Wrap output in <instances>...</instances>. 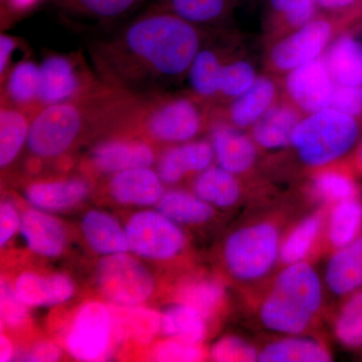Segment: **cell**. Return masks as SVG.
I'll return each instance as SVG.
<instances>
[{
    "label": "cell",
    "mask_w": 362,
    "mask_h": 362,
    "mask_svg": "<svg viewBox=\"0 0 362 362\" xmlns=\"http://www.w3.org/2000/svg\"><path fill=\"white\" fill-rule=\"evenodd\" d=\"M204 28L158 4L93 42L90 61L107 84L139 96L160 94L187 77L204 45Z\"/></svg>",
    "instance_id": "1"
},
{
    "label": "cell",
    "mask_w": 362,
    "mask_h": 362,
    "mask_svg": "<svg viewBox=\"0 0 362 362\" xmlns=\"http://www.w3.org/2000/svg\"><path fill=\"white\" fill-rule=\"evenodd\" d=\"M145 97L101 80L75 99L35 112L28 148L37 158L54 159L65 156L88 135L128 132Z\"/></svg>",
    "instance_id": "2"
},
{
    "label": "cell",
    "mask_w": 362,
    "mask_h": 362,
    "mask_svg": "<svg viewBox=\"0 0 362 362\" xmlns=\"http://www.w3.org/2000/svg\"><path fill=\"white\" fill-rule=\"evenodd\" d=\"M322 300L320 278L309 264L285 266L262 302L259 319L274 332L300 335L313 323Z\"/></svg>",
    "instance_id": "3"
},
{
    "label": "cell",
    "mask_w": 362,
    "mask_h": 362,
    "mask_svg": "<svg viewBox=\"0 0 362 362\" xmlns=\"http://www.w3.org/2000/svg\"><path fill=\"white\" fill-rule=\"evenodd\" d=\"M361 133V121L327 108L302 117L291 146L302 163L319 169L346 156L356 146Z\"/></svg>",
    "instance_id": "4"
},
{
    "label": "cell",
    "mask_w": 362,
    "mask_h": 362,
    "mask_svg": "<svg viewBox=\"0 0 362 362\" xmlns=\"http://www.w3.org/2000/svg\"><path fill=\"white\" fill-rule=\"evenodd\" d=\"M204 104L192 94L164 92L146 96L128 133H139L164 144L192 141L206 123Z\"/></svg>",
    "instance_id": "5"
},
{
    "label": "cell",
    "mask_w": 362,
    "mask_h": 362,
    "mask_svg": "<svg viewBox=\"0 0 362 362\" xmlns=\"http://www.w3.org/2000/svg\"><path fill=\"white\" fill-rule=\"evenodd\" d=\"M280 230L271 221L242 226L226 240V268L233 277L252 283L266 277L280 261Z\"/></svg>",
    "instance_id": "6"
},
{
    "label": "cell",
    "mask_w": 362,
    "mask_h": 362,
    "mask_svg": "<svg viewBox=\"0 0 362 362\" xmlns=\"http://www.w3.org/2000/svg\"><path fill=\"white\" fill-rule=\"evenodd\" d=\"M337 23L319 16L302 28L278 37L268 54L271 70L287 74L298 66L323 57L337 37Z\"/></svg>",
    "instance_id": "7"
},
{
    "label": "cell",
    "mask_w": 362,
    "mask_h": 362,
    "mask_svg": "<svg viewBox=\"0 0 362 362\" xmlns=\"http://www.w3.org/2000/svg\"><path fill=\"white\" fill-rule=\"evenodd\" d=\"M97 281L103 296L120 306L139 305L154 289L147 269L125 252L105 256L98 265Z\"/></svg>",
    "instance_id": "8"
},
{
    "label": "cell",
    "mask_w": 362,
    "mask_h": 362,
    "mask_svg": "<svg viewBox=\"0 0 362 362\" xmlns=\"http://www.w3.org/2000/svg\"><path fill=\"white\" fill-rule=\"evenodd\" d=\"M40 68V109L75 99L101 81L78 56L49 54Z\"/></svg>",
    "instance_id": "9"
},
{
    "label": "cell",
    "mask_w": 362,
    "mask_h": 362,
    "mask_svg": "<svg viewBox=\"0 0 362 362\" xmlns=\"http://www.w3.org/2000/svg\"><path fill=\"white\" fill-rule=\"evenodd\" d=\"M130 251L146 259H168L182 251L185 238L175 221L160 211L135 214L125 228Z\"/></svg>",
    "instance_id": "10"
},
{
    "label": "cell",
    "mask_w": 362,
    "mask_h": 362,
    "mask_svg": "<svg viewBox=\"0 0 362 362\" xmlns=\"http://www.w3.org/2000/svg\"><path fill=\"white\" fill-rule=\"evenodd\" d=\"M113 323L111 309L89 302L78 309L66 339V347L80 361H100L108 352Z\"/></svg>",
    "instance_id": "11"
},
{
    "label": "cell",
    "mask_w": 362,
    "mask_h": 362,
    "mask_svg": "<svg viewBox=\"0 0 362 362\" xmlns=\"http://www.w3.org/2000/svg\"><path fill=\"white\" fill-rule=\"evenodd\" d=\"M335 86L323 57L285 74L288 101L304 115L330 108Z\"/></svg>",
    "instance_id": "12"
},
{
    "label": "cell",
    "mask_w": 362,
    "mask_h": 362,
    "mask_svg": "<svg viewBox=\"0 0 362 362\" xmlns=\"http://www.w3.org/2000/svg\"><path fill=\"white\" fill-rule=\"evenodd\" d=\"M156 152L147 140L132 135L117 136L98 143L89 156L90 168L98 173L115 175L137 168H150Z\"/></svg>",
    "instance_id": "13"
},
{
    "label": "cell",
    "mask_w": 362,
    "mask_h": 362,
    "mask_svg": "<svg viewBox=\"0 0 362 362\" xmlns=\"http://www.w3.org/2000/svg\"><path fill=\"white\" fill-rule=\"evenodd\" d=\"M211 142L216 163L228 173L242 175L254 168L259 148L244 130L226 120L216 121L211 126Z\"/></svg>",
    "instance_id": "14"
},
{
    "label": "cell",
    "mask_w": 362,
    "mask_h": 362,
    "mask_svg": "<svg viewBox=\"0 0 362 362\" xmlns=\"http://www.w3.org/2000/svg\"><path fill=\"white\" fill-rule=\"evenodd\" d=\"M214 158L211 142L192 140L175 144L161 154L158 161V173L162 182L175 185L188 175L211 168Z\"/></svg>",
    "instance_id": "15"
},
{
    "label": "cell",
    "mask_w": 362,
    "mask_h": 362,
    "mask_svg": "<svg viewBox=\"0 0 362 362\" xmlns=\"http://www.w3.org/2000/svg\"><path fill=\"white\" fill-rule=\"evenodd\" d=\"M303 114L289 101H278L251 128L258 148L280 150L291 146L293 134Z\"/></svg>",
    "instance_id": "16"
},
{
    "label": "cell",
    "mask_w": 362,
    "mask_h": 362,
    "mask_svg": "<svg viewBox=\"0 0 362 362\" xmlns=\"http://www.w3.org/2000/svg\"><path fill=\"white\" fill-rule=\"evenodd\" d=\"M162 183L153 169L132 168L112 175L109 192L119 204L147 206L158 204L163 195Z\"/></svg>",
    "instance_id": "17"
},
{
    "label": "cell",
    "mask_w": 362,
    "mask_h": 362,
    "mask_svg": "<svg viewBox=\"0 0 362 362\" xmlns=\"http://www.w3.org/2000/svg\"><path fill=\"white\" fill-rule=\"evenodd\" d=\"M21 233L28 249L40 256L54 258L65 250L63 226L42 209H28L21 216Z\"/></svg>",
    "instance_id": "18"
},
{
    "label": "cell",
    "mask_w": 362,
    "mask_h": 362,
    "mask_svg": "<svg viewBox=\"0 0 362 362\" xmlns=\"http://www.w3.org/2000/svg\"><path fill=\"white\" fill-rule=\"evenodd\" d=\"M277 102L278 86L275 81L259 76L249 90L230 101L226 121L240 129H251Z\"/></svg>",
    "instance_id": "19"
},
{
    "label": "cell",
    "mask_w": 362,
    "mask_h": 362,
    "mask_svg": "<svg viewBox=\"0 0 362 362\" xmlns=\"http://www.w3.org/2000/svg\"><path fill=\"white\" fill-rule=\"evenodd\" d=\"M331 78L337 86H362V42L350 32L333 39L323 54Z\"/></svg>",
    "instance_id": "20"
},
{
    "label": "cell",
    "mask_w": 362,
    "mask_h": 362,
    "mask_svg": "<svg viewBox=\"0 0 362 362\" xmlns=\"http://www.w3.org/2000/svg\"><path fill=\"white\" fill-rule=\"evenodd\" d=\"M325 282L337 296H350L362 289V235L332 255L326 266Z\"/></svg>",
    "instance_id": "21"
},
{
    "label": "cell",
    "mask_w": 362,
    "mask_h": 362,
    "mask_svg": "<svg viewBox=\"0 0 362 362\" xmlns=\"http://www.w3.org/2000/svg\"><path fill=\"white\" fill-rule=\"evenodd\" d=\"M89 194V185L81 178H68L35 182L26 188V201L35 209L59 211L71 209L84 201Z\"/></svg>",
    "instance_id": "22"
},
{
    "label": "cell",
    "mask_w": 362,
    "mask_h": 362,
    "mask_svg": "<svg viewBox=\"0 0 362 362\" xmlns=\"http://www.w3.org/2000/svg\"><path fill=\"white\" fill-rule=\"evenodd\" d=\"M16 294L28 306H52L68 301L75 287L71 279L62 274L40 276L35 273L21 274L14 286Z\"/></svg>",
    "instance_id": "23"
},
{
    "label": "cell",
    "mask_w": 362,
    "mask_h": 362,
    "mask_svg": "<svg viewBox=\"0 0 362 362\" xmlns=\"http://www.w3.org/2000/svg\"><path fill=\"white\" fill-rule=\"evenodd\" d=\"M1 82V100L35 115L40 110V65L23 59L11 66Z\"/></svg>",
    "instance_id": "24"
},
{
    "label": "cell",
    "mask_w": 362,
    "mask_h": 362,
    "mask_svg": "<svg viewBox=\"0 0 362 362\" xmlns=\"http://www.w3.org/2000/svg\"><path fill=\"white\" fill-rule=\"evenodd\" d=\"M113 332L120 340L148 344L161 327V316L152 309L117 305L111 310Z\"/></svg>",
    "instance_id": "25"
},
{
    "label": "cell",
    "mask_w": 362,
    "mask_h": 362,
    "mask_svg": "<svg viewBox=\"0 0 362 362\" xmlns=\"http://www.w3.org/2000/svg\"><path fill=\"white\" fill-rule=\"evenodd\" d=\"M33 114L1 100L0 108V168H8L28 144Z\"/></svg>",
    "instance_id": "26"
},
{
    "label": "cell",
    "mask_w": 362,
    "mask_h": 362,
    "mask_svg": "<svg viewBox=\"0 0 362 362\" xmlns=\"http://www.w3.org/2000/svg\"><path fill=\"white\" fill-rule=\"evenodd\" d=\"M82 230L88 245L98 254L110 256L129 251L125 230L104 211H90L86 214Z\"/></svg>",
    "instance_id": "27"
},
{
    "label": "cell",
    "mask_w": 362,
    "mask_h": 362,
    "mask_svg": "<svg viewBox=\"0 0 362 362\" xmlns=\"http://www.w3.org/2000/svg\"><path fill=\"white\" fill-rule=\"evenodd\" d=\"M332 361L329 350L319 340L290 335L271 342L259 352L262 362H327Z\"/></svg>",
    "instance_id": "28"
},
{
    "label": "cell",
    "mask_w": 362,
    "mask_h": 362,
    "mask_svg": "<svg viewBox=\"0 0 362 362\" xmlns=\"http://www.w3.org/2000/svg\"><path fill=\"white\" fill-rule=\"evenodd\" d=\"M225 62L223 54L216 47H202L187 74L192 94L197 99L204 103L218 99V82Z\"/></svg>",
    "instance_id": "29"
},
{
    "label": "cell",
    "mask_w": 362,
    "mask_h": 362,
    "mask_svg": "<svg viewBox=\"0 0 362 362\" xmlns=\"http://www.w3.org/2000/svg\"><path fill=\"white\" fill-rule=\"evenodd\" d=\"M194 194L211 206L230 207L239 202L242 189L237 175L211 165L195 177Z\"/></svg>",
    "instance_id": "30"
},
{
    "label": "cell",
    "mask_w": 362,
    "mask_h": 362,
    "mask_svg": "<svg viewBox=\"0 0 362 362\" xmlns=\"http://www.w3.org/2000/svg\"><path fill=\"white\" fill-rule=\"evenodd\" d=\"M268 23L278 37L302 28L318 18L320 7L316 0H269Z\"/></svg>",
    "instance_id": "31"
},
{
    "label": "cell",
    "mask_w": 362,
    "mask_h": 362,
    "mask_svg": "<svg viewBox=\"0 0 362 362\" xmlns=\"http://www.w3.org/2000/svg\"><path fill=\"white\" fill-rule=\"evenodd\" d=\"M206 317L190 305L180 302L161 315V332L173 339L199 344L206 334Z\"/></svg>",
    "instance_id": "32"
},
{
    "label": "cell",
    "mask_w": 362,
    "mask_h": 362,
    "mask_svg": "<svg viewBox=\"0 0 362 362\" xmlns=\"http://www.w3.org/2000/svg\"><path fill=\"white\" fill-rule=\"evenodd\" d=\"M235 0H161V6L201 28L221 25L230 18Z\"/></svg>",
    "instance_id": "33"
},
{
    "label": "cell",
    "mask_w": 362,
    "mask_h": 362,
    "mask_svg": "<svg viewBox=\"0 0 362 362\" xmlns=\"http://www.w3.org/2000/svg\"><path fill=\"white\" fill-rule=\"evenodd\" d=\"M158 209L176 223L199 225L206 223L214 216L211 204L197 194L183 190H169L158 202Z\"/></svg>",
    "instance_id": "34"
},
{
    "label": "cell",
    "mask_w": 362,
    "mask_h": 362,
    "mask_svg": "<svg viewBox=\"0 0 362 362\" xmlns=\"http://www.w3.org/2000/svg\"><path fill=\"white\" fill-rule=\"evenodd\" d=\"M362 202L356 199L333 204L327 221V239L335 250L349 245L361 237Z\"/></svg>",
    "instance_id": "35"
},
{
    "label": "cell",
    "mask_w": 362,
    "mask_h": 362,
    "mask_svg": "<svg viewBox=\"0 0 362 362\" xmlns=\"http://www.w3.org/2000/svg\"><path fill=\"white\" fill-rule=\"evenodd\" d=\"M324 221L323 214L316 213L306 216L295 226L281 244L280 262L283 265L305 261L322 232Z\"/></svg>",
    "instance_id": "36"
},
{
    "label": "cell",
    "mask_w": 362,
    "mask_h": 362,
    "mask_svg": "<svg viewBox=\"0 0 362 362\" xmlns=\"http://www.w3.org/2000/svg\"><path fill=\"white\" fill-rule=\"evenodd\" d=\"M311 192L319 201L334 204L356 199L359 188L349 171L328 165L319 168L318 173L312 178Z\"/></svg>",
    "instance_id": "37"
},
{
    "label": "cell",
    "mask_w": 362,
    "mask_h": 362,
    "mask_svg": "<svg viewBox=\"0 0 362 362\" xmlns=\"http://www.w3.org/2000/svg\"><path fill=\"white\" fill-rule=\"evenodd\" d=\"M225 296L223 286L211 279L192 281L183 286L180 293V302L194 307L206 319L220 310Z\"/></svg>",
    "instance_id": "38"
},
{
    "label": "cell",
    "mask_w": 362,
    "mask_h": 362,
    "mask_svg": "<svg viewBox=\"0 0 362 362\" xmlns=\"http://www.w3.org/2000/svg\"><path fill=\"white\" fill-rule=\"evenodd\" d=\"M338 341L349 349L362 347V290L350 295L334 323Z\"/></svg>",
    "instance_id": "39"
},
{
    "label": "cell",
    "mask_w": 362,
    "mask_h": 362,
    "mask_svg": "<svg viewBox=\"0 0 362 362\" xmlns=\"http://www.w3.org/2000/svg\"><path fill=\"white\" fill-rule=\"evenodd\" d=\"M256 69L246 59H226L218 82V99H233L244 94L256 82Z\"/></svg>",
    "instance_id": "40"
},
{
    "label": "cell",
    "mask_w": 362,
    "mask_h": 362,
    "mask_svg": "<svg viewBox=\"0 0 362 362\" xmlns=\"http://www.w3.org/2000/svg\"><path fill=\"white\" fill-rule=\"evenodd\" d=\"M78 13L100 21H111L132 13L144 0H62Z\"/></svg>",
    "instance_id": "41"
},
{
    "label": "cell",
    "mask_w": 362,
    "mask_h": 362,
    "mask_svg": "<svg viewBox=\"0 0 362 362\" xmlns=\"http://www.w3.org/2000/svg\"><path fill=\"white\" fill-rule=\"evenodd\" d=\"M28 305L18 297L14 288L2 281L0 286V316L2 325L16 328L28 319Z\"/></svg>",
    "instance_id": "42"
},
{
    "label": "cell",
    "mask_w": 362,
    "mask_h": 362,
    "mask_svg": "<svg viewBox=\"0 0 362 362\" xmlns=\"http://www.w3.org/2000/svg\"><path fill=\"white\" fill-rule=\"evenodd\" d=\"M259 352L240 338L228 337L216 342L211 357L218 362H250L258 361Z\"/></svg>",
    "instance_id": "43"
},
{
    "label": "cell",
    "mask_w": 362,
    "mask_h": 362,
    "mask_svg": "<svg viewBox=\"0 0 362 362\" xmlns=\"http://www.w3.org/2000/svg\"><path fill=\"white\" fill-rule=\"evenodd\" d=\"M204 358V351L199 344L173 339L157 345L153 359L162 362H194Z\"/></svg>",
    "instance_id": "44"
},
{
    "label": "cell",
    "mask_w": 362,
    "mask_h": 362,
    "mask_svg": "<svg viewBox=\"0 0 362 362\" xmlns=\"http://www.w3.org/2000/svg\"><path fill=\"white\" fill-rule=\"evenodd\" d=\"M330 108L362 122V86H335Z\"/></svg>",
    "instance_id": "45"
},
{
    "label": "cell",
    "mask_w": 362,
    "mask_h": 362,
    "mask_svg": "<svg viewBox=\"0 0 362 362\" xmlns=\"http://www.w3.org/2000/svg\"><path fill=\"white\" fill-rule=\"evenodd\" d=\"M21 216L13 204L2 202L0 206V246L4 247L21 228Z\"/></svg>",
    "instance_id": "46"
},
{
    "label": "cell",
    "mask_w": 362,
    "mask_h": 362,
    "mask_svg": "<svg viewBox=\"0 0 362 362\" xmlns=\"http://www.w3.org/2000/svg\"><path fill=\"white\" fill-rule=\"evenodd\" d=\"M320 9H325L344 18H362V0H316Z\"/></svg>",
    "instance_id": "47"
},
{
    "label": "cell",
    "mask_w": 362,
    "mask_h": 362,
    "mask_svg": "<svg viewBox=\"0 0 362 362\" xmlns=\"http://www.w3.org/2000/svg\"><path fill=\"white\" fill-rule=\"evenodd\" d=\"M20 42L13 35L1 33L0 35V81L4 80L11 70V58L18 49Z\"/></svg>",
    "instance_id": "48"
},
{
    "label": "cell",
    "mask_w": 362,
    "mask_h": 362,
    "mask_svg": "<svg viewBox=\"0 0 362 362\" xmlns=\"http://www.w3.org/2000/svg\"><path fill=\"white\" fill-rule=\"evenodd\" d=\"M42 0H4L1 2V18L13 20L30 13L39 6Z\"/></svg>",
    "instance_id": "49"
},
{
    "label": "cell",
    "mask_w": 362,
    "mask_h": 362,
    "mask_svg": "<svg viewBox=\"0 0 362 362\" xmlns=\"http://www.w3.org/2000/svg\"><path fill=\"white\" fill-rule=\"evenodd\" d=\"M61 351L56 344L52 342H40L35 344L23 361L30 362H52L59 361Z\"/></svg>",
    "instance_id": "50"
},
{
    "label": "cell",
    "mask_w": 362,
    "mask_h": 362,
    "mask_svg": "<svg viewBox=\"0 0 362 362\" xmlns=\"http://www.w3.org/2000/svg\"><path fill=\"white\" fill-rule=\"evenodd\" d=\"M13 344L9 341L8 338L1 335L0 337V361L7 362L13 357Z\"/></svg>",
    "instance_id": "51"
},
{
    "label": "cell",
    "mask_w": 362,
    "mask_h": 362,
    "mask_svg": "<svg viewBox=\"0 0 362 362\" xmlns=\"http://www.w3.org/2000/svg\"><path fill=\"white\" fill-rule=\"evenodd\" d=\"M357 165L362 173V140L359 145L358 153H357Z\"/></svg>",
    "instance_id": "52"
},
{
    "label": "cell",
    "mask_w": 362,
    "mask_h": 362,
    "mask_svg": "<svg viewBox=\"0 0 362 362\" xmlns=\"http://www.w3.org/2000/svg\"><path fill=\"white\" fill-rule=\"evenodd\" d=\"M2 1H4V0H0V2H2Z\"/></svg>",
    "instance_id": "53"
}]
</instances>
